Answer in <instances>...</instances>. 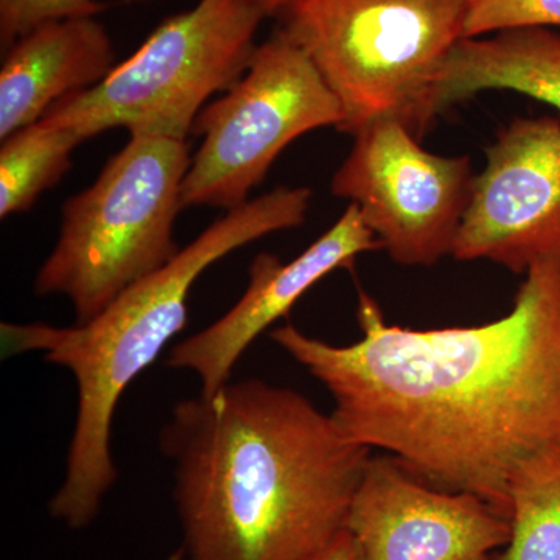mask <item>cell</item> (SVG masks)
Wrapping results in <instances>:
<instances>
[{"instance_id":"obj_1","label":"cell","mask_w":560,"mask_h":560,"mask_svg":"<svg viewBox=\"0 0 560 560\" xmlns=\"http://www.w3.org/2000/svg\"><path fill=\"white\" fill-rule=\"evenodd\" d=\"M359 323L349 346L290 324L271 340L329 390L350 441L511 518L512 474L560 447V257L530 267L511 312L480 326H389L363 293Z\"/></svg>"},{"instance_id":"obj_2","label":"cell","mask_w":560,"mask_h":560,"mask_svg":"<svg viewBox=\"0 0 560 560\" xmlns=\"http://www.w3.org/2000/svg\"><path fill=\"white\" fill-rule=\"evenodd\" d=\"M160 441L186 560H315L371 458L307 397L257 378L179 401Z\"/></svg>"},{"instance_id":"obj_3","label":"cell","mask_w":560,"mask_h":560,"mask_svg":"<svg viewBox=\"0 0 560 560\" xmlns=\"http://www.w3.org/2000/svg\"><path fill=\"white\" fill-rule=\"evenodd\" d=\"M307 187L275 190L228 210L175 259L120 293L84 324H2L7 353L39 352L73 375L79 393L75 429L51 517L72 529L90 526L117 481L110 427L125 390L156 361L187 324V298L202 272L228 254L272 232L301 226L311 209Z\"/></svg>"},{"instance_id":"obj_4","label":"cell","mask_w":560,"mask_h":560,"mask_svg":"<svg viewBox=\"0 0 560 560\" xmlns=\"http://www.w3.org/2000/svg\"><path fill=\"white\" fill-rule=\"evenodd\" d=\"M471 0H289L279 31L298 44L341 103L340 131L381 119L429 130L427 103L464 39Z\"/></svg>"},{"instance_id":"obj_5","label":"cell","mask_w":560,"mask_h":560,"mask_svg":"<svg viewBox=\"0 0 560 560\" xmlns=\"http://www.w3.org/2000/svg\"><path fill=\"white\" fill-rule=\"evenodd\" d=\"M186 140L131 136L88 189L62 206L60 237L35 279L38 296L60 294L84 324L138 280L178 256L173 237Z\"/></svg>"},{"instance_id":"obj_6","label":"cell","mask_w":560,"mask_h":560,"mask_svg":"<svg viewBox=\"0 0 560 560\" xmlns=\"http://www.w3.org/2000/svg\"><path fill=\"white\" fill-rule=\"evenodd\" d=\"M265 18L253 0H200L162 22L97 86L55 103L40 120L81 142L113 128L186 140L206 102L248 69Z\"/></svg>"},{"instance_id":"obj_7","label":"cell","mask_w":560,"mask_h":560,"mask_svg":"<svg viewBox=\"0 0 560 560\" xmlns=\"http://www.w3.org/2000/svg\"><path fill=\"white\" fill-rule=\"evenodd\" d=\"M341 103L308 55L282 31L254 50L242 79L198 114L201 139L184 176V208L248 202L280 153L305 132L340 127Z\"/></svg>"},{"instance_id":"obj_8","label":"cell","mask_w":560,"mask_h":560,"mask_svg":"<svg viewBox=\"0 0 560 560\" xmlns=\"http://www.w3.org/2000/svg\"><path fill=\"white\" fill-rule=\"evenodd\" d=\"M469 156H440L404 121H372L331 178L335 197L359 208L390 259L430 267L452 256L475 183Z\"/></svg>"},{"instance_id":"obj_9","label":"cell","mask_w":560,"mask_h":560,"mask_svg":"<svg viewBox=\"0 0 560 560\" xmlns=\"http://www.w3.org/2000/svg\"><path fill=\"white\" fill-rule=\"evenodd\" d=\"M486 156L452 256L525 276L560 257V120H514Z\"/></svg>"},{"instance_id":"obj_10","label":"cell","mask_w":560,"mask_h":560,"mask_svg":"<svg viewBox=\"0 0 560 560\" xmlns=\"http://www.w3.org/2000/svg\"><path fill=\"white\" fill-rule=\"evenodd\" d=\"M346 529L361 560H501L511 518L489 501L415 477L393 456H371Z\"/></svg>"},{"instance_id":"obj_11","label":"cell","mask_w":560,"mask_h":560,"mask_svg":"<svg viewBox=\"0 0 560 560\" xmlns=\"http://www.w3.org/2000/svg\"><path fill=\"white\" fill-rule=\"evenodd\" d=\"M382 248L355 205L296 259L282 261L260 254L249 267V283L241 301L215 323L172 349L167 364L191 371L202 397H212L230 383L246 349L271 324L289 315L293 305L335 270L348 268L361 254Z\"/></svg>"},{"instance_id":"obj_12","label":"cell","mask_w":560,"mask_h":560,"mask_svg":"<svg viewBox=\"0 0 560 560\" xmlns=\"http://www.w3.org/2000/svg\"><path fill=\"white\" fill-rule=\"evenodd\" d=\"M113 43L95 18L47 22L3 51L0 70V139L36 124L70 95L109 75Z\"/></svg>"},{"instance_id":"obj_13","label":"cell","mask_w":560,"mask_h":560,"mask_svg":"<svg viewBox=\"0 0 560 560\" xmlns=\"http://www.w3.org/2000/svg\"><path fill=\"white\" fill-rule=\"evenodd\" d=\"M485 91L518 92L560 113V33L525 27L460 40L431 91L427 124Z\"/></svg>"},{"instance_id":"obj_14","label":"cell","mask_w":560,"mask_h":560,"mask_svg":"<svg viewBox=\"0 0 560 560\" xmlns=\"http://www.w3.org/2000/svg\"><path fill=\"white\" fill-rule=\"evenodd\" d=\"M511 539L501 560H560V447L523 460L510 481Z\"/></svg>"},{"instance_id":"obj_15","label":"cell","mask_w":560,"mask_h":560,"mask_svg":"<svg viewBox=\"0 0 560 560\" xmlns=\"http://www.w3.org/2000/svg\"><path fill=\"white\" fill-rule=\"evenodd\" d=\"M81 140L72 131L39 120L2 140L0 217L27 212L39 195L60 183L72 167Z\"/></svg>"},{"instance_id":"obj_16","label":"cell","mask_w":560,"mask_h":560,"mask_svg":"<svg viewBox=\"0 0 560 560\" xmlns=\"http://www.w3.org/2000/svg\"><path fill=\"white\" fill-rule=\"evenodd\" d=\"M525 27H560V0H471L464 39Z\"/></svg>"},{"instance_id":"obj_17","label":"cell","mask_w":560,"mask_h":560,"mask_svg":"<svg viewBox=\"0 0 560 560\" xmlns=\"http://www.w3.org/2000/svg\"><path fill=\"white\" fill-rule=\"evenodd\" d=\"M105 10L98 0H0V46L7 51L22 36L47 22L95 18Z\"/></svg>"},{"instance_id":"obj_18","label":"cell","mask_w":560,"mask_h":560,"mask_svg":"<svg viewBox=\"0 0 560 560\" xmlns=\"http://www.w3.org/2000/svg\"><path fill=\"white\" fill-rule=\"evenodd\" d=\"M315 560H361V556L352 534L345 529Z\"/></svg>"},{"instance_id":"obj_19","label":"cell","mask_w":560,"mask_h":560,"mask_svg":"<svg viewBox=\"0 0 560 560\" xmlns=\"http://www.w3.org/2000/svg\"><path fill=\"white\" fill-rule=\"evenodd\" d=\"M253 2L259 5L267 13L268 18H278L289 0H253Z\"/></svg>"},{"instance_id":"obj_20","label":"cell","mask_w":560,"mask_h":560,"mask_svg":"<svg viewBox=\"0 0 560 560\" xmlns=\"http://www.w3.org/2000/svg\"><path fill=\"white\" fill-rule=\"evenodd\" d=\"M167 560H186V552H184L183 547L179 550L173 551Z\"/></svg>"}]
</instances>
